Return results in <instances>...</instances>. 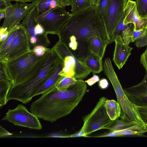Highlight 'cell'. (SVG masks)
<instances>
[{
	"instance_id": "obj_1",
	"label": "cell",
	"mask_w": 147,
	"mask_h": 147,
	"mask_svg": "<svg viewBox=\"0 0 147 147\" xmlns=\"http://www.w3.org/2000/svg\"><path fill=\"white\" fill-rule=\"evenodd\" d=\"M59 40L64 43L79 60L90 53L87 40L95 36L109 41L105 25L97 6L72 14L59 31Z\"/></svg>"
},
{
	"instance_id": "obj_2",
	"label": "cell",
	"mask_w": 147,
	"mask_h": 147,
	"mask_svg": "<svg viewBox=\"0 0 147 147\" xmlns=\"http://www.w3.org/2000/svg\"><path fill=\"white\" fill-rule=\"evenodd\" d=\"M78 80L66 90H59L55 87L42 94L31 104L30 112L38 118L51 123L69 114L87 91L85 81Z\"/></svg>"
},
{
	"instance_id": "obj_3",
	"label": "cell",
	"mask_w": 147,
	"mask_h": 147,
	"mask_svg": "<svg viewBox=\"0 0 147 147\" xmlns=\"http://www.w3.org/2000/svg\"><path fill=\"white\" fill-rule=\"evenodd\" d=\"M59 59L56 53L51 49L47 59L37 74L22 83L11 86L7 96V102L15 100L25 104L30 102L36 91L51 76Z\"/></svg>"
},
{
	"instance_id": "obj_4",
	"label": "cell",
	"mask_w": 147,
	"mask_h": 147,
	"mask_svg": "<svg viewBox=\"0 0 147 147\" xmlns=\"http://www.w3.org/2000/svg\"><path fill=\"white\" fill-rule=\"evenodd\" d=\"M50 50L48 48L44 55L39 57L31 49L4 63L12 86L22 83L37 74L47 59Z\"/></svg>"
},
{
	"instance_id": "obj_5",
	"label": "cell",
	"mask_w": 147,
	"mask_h": 147,
	"mask_svg": "<svg viewBox=\"0 0 147 147\" xmlns=\"http://www.w3.org/2000/svg\"><path fill=\"white\" fill-rule=\"evenodd\" d=\"M103 66L104 73L113 86L121 107L122 119L134 123L147 131V127L141 119L135 105L129 100L122 88L110 58L105 59Z\"/></svg>"
},
{
	"instance_id": "obj_6",
	"label": "cell",
	"mask_w": 147,
	"mask_h": 147,
	"mask_svg": "<svg viewBox=\"0 0 147 147\" xmlns=\"http://www.w3.org/2000/svg\"><path fill=\"white\" fill-rule=\"evenodd\" d=\"M52 48L63 62V68L59 73L61 76H70L77 80H83L90 73L88 68L63 42L59 41Z\"/></svg>"
},
{
	"instance_id": "obj_7",
	"label": "cell",
	"mask_w": 147,
	"mask_h": 147,
	"mask_svg": "<svg viewBox=\"0 0 147 147\" xmlns=\"http://www.w3.org/2000/svg\"><path fill=\"white\" fill-rule=\"evenodd\" d=\"M107 99L105 97L101 98L93 110L84 118V124L81 129L86 137L97 130L108 129L113 123L106 111L105 102Z\"/></svg>"
},
{
	"instance_id": "obj_8",
	"label": "cell",
	"mask_w": 147,
	"mask_h": 147,
	"mask_svg": "<svg viewBox=\"0 0 147 147\" xmlns=\"http://www.w3.org/2000/svg\"><path fill=\"white\" fill-rule=\"evenodd\" d=\"M71 15L64 8L57 7L50 9L38 15L37 20L44 28L45 33L58 35L59 31Z\"/></svg>"
},
{
	"instance_id": "obj_9",
	"label": "cell",
	"mask_w": 147,
	"mask_h": 147,
	"mask_svg": "<svg viewBox=\"0 0 147 147\" xmlns=\"http://www.w3.org/2000/svg\"><path fill=\"white\" fill-rule=\"evenodd\" d=\"M1 120L31 129L40 130L42 128L38 118L21 104L18 105L14 109H9Z\"/></svg>"
},
{
	"instance_id": "obj_10",
	"label": "cell",
	"mask_w": 147,
	"mask_h": 147,
	"mask_svg": "<svg viewBox=\"0 0 147 147\" xmlns=\"http://www.w3.org/2000/svg\"><path fill=\"white\" fill-rule=\"evenodd\" d=\"M127 0H111L104 23L109 44L114 41V31L124 12Z\"/></svg>"
},
{
	"instance_id": "obj_11",
	"label": "cell",
	"mask_w": 147,
	"mask_h": 147,
	"mask_svg": "<svg viewBox=\"0 0 147 147\" xmlns=\"http://www.w3.org/2000/svg\"><path fill=\"white\" fill-rule=\"evenodd\" d=\"M30 49V39L25 29L20 23L18 25L17 32L8 53L0 62L5 63Z\"/></svg>"
},
{
	"instance_id": "obj_12",
	"label": "cell",
	"mask_w": 147,
	"mask_h": 147,
	"mask_svg": "<svg viewBox=\"0 0 147 147\" xmlns=\"http://www.w3.org/2000/svg\"><path fill=\"white\" fill-rule=\"evenodd\" d=\"M108 134L96 137H118L125 136H140L147 132L137 125L122 119L118 121L109 129Z\"/></svg>"
},
{
	"instance_id": "obj_13",
	"label": "cell",
	"mask_w": 147,
	"mask_h": 147,
	"mask_svg": "<svg viewBox=\"0 0 147 147\" xmlns=\"http://www.w3.org/2000/svg\"><path fill=\"white\" fill-rule=\"evenodd\" d=\"M131 102L136 106H147V72L138 84L123 89Z\"/></svg>"
},
{
	"instance_id": "obj_14",
	"label": "cell",
	"mask_w": 147,
	"mask_h": 147,
	"mask_svg": "<svg viewBox=\"0 0 147 147\" xmlns=\"http://www.w3.org/2000/svg\"><path fill=\"white\" fill-rule=\"evenodd\" d=\"M124 11L125 16L124 21L125 24H133L134 30L147 28V18L140 16L137 9L136 1L128 0Z\"/></svg>"
},
{
	"instance_id": "obj_15",
	"label": "cell",
	"mask_w": 147,
	"mask_h": 147,
	"mask_svg": "<svg viewBox=\"0 0 147 147\" xmlns=\"http://www.w3.org/2000/svg\"><path fill=\"white\" fill-rule=\"evenodd\" d=\"M114 42L115 46L113 60L118 69H120L131 55L133 48L124 43L120 35H118L115 37Z\"/></svg>"
},
{
	"instance_id": "obj_16",
	"label": "cell",
	"mask_w": 147,
	"mask_h": 147,
	"mask_svg": "<svg viewBox=\"0 0 147 147\" xmlns=\"http://www.w3.org/2000/svg\"><path fill=\"white\" fill-rule=\"evenodd\" d=\"M36 4L37 2L36 1L28 4L20 2L18 3L14 11L12 19L7 28L9 34Z\"/></svg>"
},
{
	"instance_id": "obj_17",
	"label": "cell",
	"mask_w": 147,
	"mask_h": 147,
	"mask_svg": "<svg viewBox=\"0 0 147 147\" xmlns=\"http://www.w3.org/2000/svg\"><path fill=\"white\" fill-rule=\"evenodd\" d=\"M63 66V62L60 58L57 65L51 76L36 91L34 96L46 93L55 88L63 77L59 74Z\"/></svg>"
},
{
	"instance_id": "obj_18",
	"label": "cell",
	"mask_w": 147,
	"mask_h": 147,
	"mask_svg": "<svg viewBox=\"0 0 147 147\" xmlns=\"http://www.w3.org/2000/svg\"><path fill=\"white\" fill-rule=\"evenodd\" d=\"M109 44L108 41L97 36H93L87 40L90 52L95 54L101 59L104 57L106 48Z\"/></svg>"
},
{
	"instance_id": "obj_19",
	"label": "cell",
	"mask_w": 147,
	"mask_h": 147,
	"mask_svg": "<svg viewBox=\"0 0 147 147\" xmlns=\"http://www.w3.org/2000/svg\"><path fill=\"white\" fill-rule=\"evenodd\" d=\"M38 15V6L36 4L20 23L25 29L30 39L32 36H36L35 27L38 23L37 20Z\"/></svg>"
},
{
	"instance_id": "obj_20",
	"label": "cell",
	"mask_w": 147,
	"mask_h": 147,
	"mask_svg": "<svg viewBox=\"0 0 147 147\" xmlns=\"http://www.w3.org/2000/svg\"><path fill=\"white\" fill-rule=\"evenodd\" d=\"M80 61L94 75L104 70L102 59L93 53H90L86 58Z\"/></svg>"
},
{
	"instance_id": "obj_21",
	"label": "cell",
	"mask_w": 147,
	"mask_h": 147,
	"mask_svg": "<svg viewBox=\"0 0 147 147\" xmlns=\"http://www.w3.org/2000/svg\"><path fill=\"white\" fill-rule=\"evenodd\" d=\"M38 15L50 9L63 7L70 5L69 0H36Z\"/></svg>"
},
{
	"instance_id": "obj_22",
	"label": "cell",
	"mask_w": 147,
	"mask_h": 147,
	"mask_svg": "<svg viewBox=\"0 0 147 147\" xmlns=\"http://www.w3.org/2000/svg\"><path fill=\"white\" fill-rule=\"evenodd\" d=\"M105 107L108 115L111 120L114 121L120 117L121 107L118 102L115 100L107 99L105 102Z\"/></svg>"
},
{
	"instance_id": "obj_23",
	"label": "cell",
	"mask_w": 147,
	"mask_h": 147,
	"mask_svg": "<svg viewBox=\"0 0 147 147\" xmlns=\"http://www.w3.org/2000/svg\"><path fill=\"white\" fill-rule=\"evenodd\" d=\"M18 25L9 34L6 40L0 42V62L4 59L11 47L17 31Z\"/></svg>"
},
{
	"instance_id": "obj_24",
	"label": "cell",
	"mask_w": 147,
	"mask_h": 147,
	"mask_svg": "<svg viewBox=\"0 0 147 147\" xmlns=\"http://www.w3.org/2000/svg\"><path fill=\"white\" fill-rule=\"evenodd\" d=\"M71 6V13H77L93 6L87 0H69Z\"/></svg>"
},
{
	"instance_id": "obj_25",
	"label": "cell",
	"mask_w": 147,
	"mask_h": 147,
	"mask_svg": "<svg viewBox=\"0 0 147 147\" xmlns=\"http://www.w3.org/2000/svg\"><path fill=\"white\" fill-rule=\"evenodd\" d=\"M12 85L9 81L0 80V108H1L7 103V96Z\"/></svg>"
},
{
	"instance_id": "obj_26",
	"label": "cell",
	"mask_w": 147,
	"mask_h": 147,
	"mask_svg": "<svg viewBox=\"0 0 147 147\" xmlns=\"http://www.w3.org/2000/svg\"><path fill=\"white\" fill-rule=\"evenodd\" d=\"M78 80L72 77H63L56 85L55 88L59 90H66L71 85L76 83Z\"/></svg>"
},
{
	"instance_id": "obj_27",
	"label": "cell",
	"mask_w": 147,
	"mask_h": 147,
	"mask_svg": "<svg viewBox=\"0 0 147 147\" xmlns=\"http://www.w3.org/2000/svg\"><path fill=\"white\" fill-rule=\"evenodd\" d=\"M111 0H100L97 6L98 11L104 23Z\"/></svg>"
},
{
	"instance_id": "obj_28",
	"label": "cell",
	"mask_w": 147,
	"mask_h": 147,
	"mask_svg": "<svg viewBox=\"0 0 147 147\" xmlns=\"http://www.w3.org/2000/svg\"><path fill=\"white\" fill-rule=\"evenodd\" d=\"M19 2L14 4L11 5L6 8L5 10V16L3 24L1 26L4 28H7L11 22L13 18L15 9L18 5Z\"/></svg>"
},
{
	"instance_id": "obj_29",
	"label": "cell",
	"mask_w": 147,
	"mask_h": 147,
	"mask_svg": "<svg viewBox=\"0 0 147 147\" xmlns=\"http://www.w3.org/2000/svg\"><path fill=\"white\" fill-rule=\"evenodd\" d=\"M129 24L125 25L119 34L121 36L124 43L128 45L131 42L132 32L134 29H132L131 28V24L130 26H129Z\"/></svg>"
},
{
	"instance_id": "obj_30",
	"label": "cell",
	"mask_w": 147,
	"mask_h": 147,
	"mask_svg": "<svg viewBox=\"0 0 147 147\" xmlns=\"http://www.w3.org/2000/svg\"><path fill=\"white\" fill-rule=\"evenodd\" d=\"M136 8L141 17L147 18V0H136Z\"/></svg>"
},
{
	"instance_id": "obj_31",
	"label": "cell",
	"mask_w": 147,
	"mask_h": 147,
	"mask_svg": "<svg viewBox=\"0 0 147 147\" xmlns=\"http://www.w3.org/2000/svg\"><path fill=\"white\" fill-rule=\"evenodd\" d=\"M135 107L141 119L147 127V106Z\"/></svg>"
},
{
	"instance_id": "obj_32",
	"label": "cell",
	"mask_w": 147,
	"mask_h": 147,
	"mask_svg": "<svg viewBox=\"0 0 147 147\" xmlns=\"http://www.w3.org/2000/svg\"><path fill=\"white\" fill-rule=\"evenodd\" d=\"M147 32V28L136 30H133L132 32L131 40V42H134L140 37L146 34Z\"/></svg>"
},
{
	"instance_id": "obj_33",
	"label": "cell",
	"mask_w": 147,
	"mask_h": 147,
	"mask_svg": "<svg viewBox=\"0 0 147 147\" xmlns=\"http://www.w3.org/2000/svg\"><path fill=\"white\" fill-rule=\"evenodd\" d=\"M125 13L124 12L120 20L119 23L117 26L114 33L113 38L114 40L115 37L118 35H119L121 30L123 29L125 26L124 21L125 17Z\"/></svg>"
},
{
	"instance_id": "obj_34",
	"label": "cell",
	"mask_w": 147,
	"mask_h": 147,
	"mask_svg": "<svg viewBox=\"0 0 147 147\" xmlns=\"http://www.w3.org/2000/svg\"><path fill=\"white\" fill-rule=\"evenodd\" d=\"M48 48L42 46L37 45L34 47L33 49L36 55L40 57L45 54Z\"/></svg>"
},
{
	"instance_id": "obj_35",
	"label": "cell",
	"mask_w": 147,
	"mask_h": 147,
	"mask_svg": "<svg viewBox=\"0 0 147 147\" xmlns=\"http://www.w3.org/2000/svg\"><path fill=\"white\" fill-rule=\"evenodd\" d=\"M135 44L138 47H141L147 45V38L146 34L137 39L136 41Z\"/></svg>"
},
{
	"instance_id": "obj_36",
	"label": "cell",
	"mask_w": 147,
	"mask_h": 147,
	"mask_svg": "<svg viewBox=\"0 0 147 147\" xmlns=\"http://www.w3.org/2000/svg\"><path fill=\"white\" fill-rule=\"evenodd\" d=\"M9 33L7 28H4L1 27L0 29V42L6 40L8 37Z\"/></svg>"
},
{
	"instance_id": "obj_37",
	"label": "cell",
	"mask_w": 147,
	"mask_h": 147,
	"mask_svg": "<svg viewBox=\"0 0 147 147\" xmlns=\"http://www.w3.org/2000/svg\"><path fill=\"white\" fill-rule=\"evenodd\" d=\"M140 62L147 72V47L145 51L141 55Z\"/></svg>"
},
{
	"instance_id": "obj_38",
	"label": "cell",
	"mask_w": 147,
	"mask_h": 147,
	"mask_svg": "<svg viewBox=\"0 0 147 147\" xmlns=\"http://www.w3.org/2000/svg\"><path fill=\"white\" fill-rule=\"evenodd\" d=\"M100 79L99 77L97 75H94L91 78L85 81V82L89 86H92L99 81Z\"/></svg>"
},
{
	"instance_id": "obj_39",
	"label": "cell",
	"mask_w": 147,
	"mask_h": 147,
	"mask_svg": "<svg viewBox=\"0 0 147 147\" xmlns=\"http://www.w3.org/2000/svg\"><path fill=\"white\" fill-rule=\"evenodd\" d=\"M35 32L36 36L42 35L45 33L44 28L38 23L35 26Z\"/></svg>"
},
{
	"instance_id": "obj_40",
	"label": "cell",
	"mask_w": 147,
	"mask_h": 147,
	"mask_svg": "<svg viewBox=\"0 0 147 147\" xmlns=\"http://www.w3.org/2000/svg\"><path fill=\"white\" fill-rule=\"evenodd\" d=\"M98 85L100 88L104 89L108 87L109 83L108 80L106 79L103 78L99 81Z\"/></svg>"
},
{
	"instance_id": "obj_41",
	"label": "cell",
	"mask_w": 147,
	"mask_h": 147,
	"mask_svg": "<svg viewBox=\"0 0 147 147\" xmlns=\"http://www.w3.org/2000/svg\"><path fill=\"white\" fill-rule=\"evenodd\" d=\"M11 1L4 0H0V9L7 7L11 5Z\"/></svg>"
},
{
	"instance_id": "obj_42",
	"label": "cell",
	"mask_w": 147,
	"mask_h": 147,
	"mask_svg": "<svg viewBox=\"0 0 147 147\" xmlns=\"http://www.w3.org/2000/svg\"><path fill=\"white\" fill-rule=\"evenodd\" d=\"M6 8L0 9V20L5 17V10Z\"/></svg>"
},
{
	"instance_id": "obj_43",
	"label": "cell",
	"mask_w": 147,
	"mask_h": 147,
	"mask_svg": "<svg viewBox=\"0 0 147 147\" xmlns=\"http://www.w3.org/2000/svg\"><path fill=\"white\" fill-rule=\"evenodd\" d=\"M93 6H97L99 4L100 0H87Z\"/></svg>"
},
{
	"instance_id": "obj_44",
	"label": "cell",
	"mask_w": 147,
	"mask_h": 147,
	"mask_svg": "<svg viewBox=\"0 0 147 147\" xmlns=\"http://www.w3.org/2000/svg\"><path fill=\"white\" fill-rule=\"evenodd\" d=\"M20 2L26 3L27 2H33L35 1L36 0H19Z\"/></svg>"
},
{
	"instance_id": "obj_45",
	"label": "cell",
	"mask_w": 147,
	"mask_h": 147,
	"mask_svg": "<svg viewBox=\"0 0 147 147\" xmlns=\"http://www.w3.org/2000/svg\"><path fill=\"white\" fill-rule=\"evenodd\" d=\"M4 0L6 1H15L16 2H20L19 0Z\"/></svg>"
},
{
	"instance_id": "obj_46",
	"label": "cell",
	"mask_w": 147,
	"mask_h": 147,
	"mask_svg": "<svg viewBox=\"0 0 147 147\" xmlns=\"http://www.w3.org/2000/svg\"><path fill=\"white\" fill-rule=\"evenodd\" d=\"M146 37L147 38V32L146 33Z\"/></svg>"
},
{
	"instance_id": "obj_47",
	"label": "cell",
	"mask_w": 147,
	"mask_h": 147,
	"mask_svg": "<svg viewBox=\"0 0 147 147\" xmlns=\"http://www.w3.org/2000/svg\"></svg>"
}]
</instances>
